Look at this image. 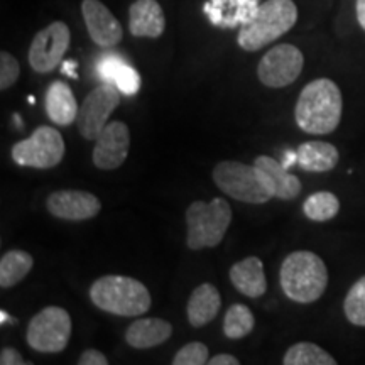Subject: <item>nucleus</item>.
<instances>
[{
  "label": "nucleus",
  "mask_w": 365,
  "mask_h": 365,
  "mask_svg": "<svg viewBox=\"0 0 365 365\" xmlns=\"http://www.w3.org/2000/svg\"><path fill=\"white\" fill-rule=\"evenodd\" d=\"M95 307L115 317H143L149 312L150 293L143 282L129 276H102L90 286Z\"/></svg>",
  "instance_id": "7ed1b4c3"
},
{
  "label": "nucleus",
  "mask_w": 365,
  "mask_h": 365,
  "mask_svg": "<svg viewBox=\"0 0 365 365\" xmlns=\"http://www.w3.org/2000/svg\"><path fill=\"white\" fill-rule=\"evenodd\" d=\"M339 149L323 140H308L301 144L296 153V161L303 171L325 173L339 164Z\"/></svg>",
  "instance_id": "4be33fe9"
},
{
  "label": "nucleus",
  "mask_w": 365,
  "mask_h": 365,
  "mask_svg": "<svg viewBox=\"0 0 365 365\" xmlns=\"http://www.w3.org/2000/svg\"><path fill=\"white\" fill-rule=\"evenodd\" d=\"M345 317L355 327H365V276L350 287L344 301Z\"/></svg>",
  "instance_id": "cd10ccee"
},
{
  "label": "nucleus",
  "mask_w": 365,
  "mask_h": 365,
  "mask_svg": "<svg viewBox=\"0 0 365 365\" xmlns=\"http://www.w3.org/2000/svg\"><path fill=\"white\" fill-rule=\"evenodd\" d=\"M166 17L158 0H135L129 7V31L135 38H161Z\"/></svg>",
  "instance_id": "dca6fc26"
},
{
  "label": "nucleus",
  "mask_w": 365,
  "mask_h": 365,
  "mask_svg": "<svg viewBox=\"0 0 365 365\" xmlns=\"http://www.w3.org/2000/svg\"><path fill=\"white\" fill-rule=\"evenodd\" d=\"M61 68L68 76H71V78H76V76H78V75H76V71H75L76 70V61H65V63H63Z\"/></svg>",
  "instance_id": "f704fd0d"
},
{
  "label": "nucleus",
  "mask_w": 365,
  "mask_h": 365,
  "mask_svg": "<svg viewBox=\"0 0 365 365\" xmlns=\"http://www.w3.org/2000/svg\"><path fill=\"white\" fill-rule=\"evenodd\" d=\"M71 331V317L65 308L46 307L29 322L26 339L41 354H59L66 349Z\"/></svg>",
  "instance_id": "6e6552de"
},
{
  "label": "nucleus",
  "mask_w": 365,
  "mask_h": 365,
  "mask_svg": "<svg viewBox=\"0 0 365 365\" xmlns=\"http://www.w3.org/2000/svg\"><path fill=\"white\" fill-rule=\"evenodd\" d=\"M344 98L339 85L330 78H318L304 86L294 108L296 124L307 134H330L339 127Z\"/></svg>",
  "instance_id": "f257e3e1"
},
{
  "label": "nucleus",
  "mask_w": 365,
  "mask_h": 365,
  "mask_svg": "<svg viewBox=\"0 0 365 365\" xmlns=\"http://www.w3.org/2000/svg\"><path fill=\"white\" fill-rule=\"evenodd\" d=\"M254 166L262 173L274 198L293 200L301 193L299 178L291 175L284 164H281L277 159L271 156H257L254 161Z\"/></svg>",
  "instance_id": "f3484780"
},
{
  "label": "nucleus",
  "mask_w": 365,
  "mask_h": 365,
  "mask_svg": "<svg viewBox=\"0 0 365 365\" xmlns=\"http://www.w3.org/2000/svg\"><path fill=\"white\" fill-rule=\"evenodd\" d=\"M65 139L61 132L49 125H41L31 137L12 145L14 163L34 170H51L65 158Z\"/></svg>",
  "instance_id": "0eeeda50"
},
{
  "label": "nucleus",
  "mask_w": 365,
  "mask_h": 365,
  "mask_svg": "<svg viewBox=\"0 0 365 365\" xmlns=\"http://www.w3.org/2000/svg\"><path fill=\"white\" fill-rule=\"evenodd\" d=\"M81 14L91 41L100 48H113L124 38L120 22L100 0H83Z\"/></svg>",
  "instance_id": "4468645a"
},
{
  "label": "nucleus",
  "mask_w": 365,
  "mask_h": 365,
  "mask_svg": "<svg viewBox=\"0 0 365 365\" xmlns=\"http://www.w3.org/2000/svg\"><path fill=\"white\" fill-rule=\"evenodd\" d=\"M303 212L312 222H330L339 215L340 202L330 191H318L308 196L303 203Z\"/></svg>",
  "instance_id": "a878e982"
},
{
  "label": "nucleus",
  "mask_w": 365,
  "mask_h": 365,
  "mask_svg": "<svg viewBox=\"0 0 365 365\" xmlns=\"http://www.w3.org/2000/svg\"><path fill=\"white\" fill-rule=\"evenodd\" d=\"M254 325L255 319L250 308L237 303L227 309L225 318H223V333H225L227 339L239 340L247 336L254 330Z\"/></svg>",
  "instance_id": "bb28decb"
},
{
  "label": "nucleus",
  "mask_w": 365,
  "mask_h": 365,
  "mask_svg": "<svg viewBox=\"0 0 365 365\" xmlns=\"http://www.w3.org/2000/svg\"><path fill=\"white\" fill-rule=\"evenodd\" d=\"M98 73L105 83L115 85L120 93L135 95L140 86V76L134 68L122 61L118 56L108 54L98 63Z\"/></svg>",
  "instance_id": "5701e85b"
},
{
  "label": "nucleus",
  "mask_w": 365,
  "mask_h": 365,
  "mask_svg": "<svg viewBox=\"0 0 365 365\" xmlns=\"http://www.w3.org/2000/svg\"><path fill=\"white\" fill-rule=\"evenodd\" d=\"M208 346L202 341H191L178 350L173 365H203L208 364Z\"/></svg>",
  "instance_id": "c85d7f7f"
},
{
  "label": "nucleus",
  "mask_w": 365,
  "mask_h": 365,
  "mask_svg": "<svg viewBox=\"0 0 365 365\" xmlns=\"http://www.w3.org/2000/svg\"><path fill=\"white\" fill-rule=\"evenodd\" d=\"M298 21V7L293 0H266L247 24L240 26L239 46L244 51H259L291 31Z\"/></svg>",
  "instance_id": "20e7f679"
},
{
  "label": "nucleus",
  "mask_w": 365,
  "mask_h": 365,
  "mask_svg": "<svg viewBox=\"0 0 365 365\" xmlns=\"http://www.w3.org/2000/svg\"><path fill=\"white\" fill-rule=\"evenodd\" d=\"M130 132L124 122H108L95 140L91 159L102 171H112L120 168L129 156Z\"/></svg>",
  "instance_id": "f8f14e48"
},
{
  "label": "nucleus",
  "mask_w": 365,
  "mask_h": 365,
  "mask_svg": "<svg viewBox=\"0 0 365 365\" xmlns=\"http://www.w3.org/2000/svg\"><path fill=\"white\" fill-rule=\"evenodd\" d=\"M107 364H108V359L105 357L102 352H98V350L95 349L85 350L78 359V365H107Z\"/></svg>",
  "instance_id": "7c9ffc66"
},
{
  "label": "nucleus",
  "mask_w": 365,
  "mask_h": 365,
  "mask_svg": "<svg viewBox=\"0 0 365 365\" xmlns=\"http://www.w3.org/2000/svg\"><path fill=\"white\" fill-rule=\"evenodd\" d=\"M118 105H120V90L115 85L102 83L95 86L86 95L76 117V125L81 137L86 140H97Z\"/></svg>",
  "instance_id": "1a4fd4ad"
},
{
  "label": "nucleus",
  "mask_w": 365,
  "mask_h": 365,
  "mask_svg": "<svg viewBox=\"0 0 365 365\" xmlns=\"http://www.w3.org/2000/svg\"><path fill=\"white\" fill-rule=\"evenodd\" d=\"M304 56L293 44H277L264 54L257 66V76L267 88H284L299 78Z\"/></svg>",
  "instance_id": "9d476101"
},
{
  "label": "nucleus",
  "mask_w": 365,
  "mask_h": 365,
  "mask_svg": "<svg viewBox=\"0 0 365 365\" xmlns=\"http://www.w3.org/2000/svg\"><path fill=\"white\" fill-rule=\"evenodd\" d=\"M0 364L2 365H24L27 362L22 359V355L17 352L16 349H12V346H4V349L0 350Z\"/></svg>",
  "instance_id": "2f4dec72"
},
{
  "label": "nucleus",
  "mask_w": 365,
  "mask_h": 365,
  "mask_svg": "<svg viewBox=\"0 0 365 365\" xmlns=\"http://www.w3.org/2000/svg\"><path fill=\"white\" fill-rule=\"evenodd\" d=\"M71 33L65 22L54 21L34 36L29 48V65L36 73H51L70 48Z\"/></svg>",
  "instance_id": "9b49d317"
},
{
  "label": "nucleus",
  "mask_w": 365,
  "mask_h": 365,
  "mask_svg": "<svg viewBox=\"0 0 365 365\" xmlns=\"http://www.w3.org/2000/svg\"><path fill=\"white\" fill-rule=\"evenodd\" d=\"M230 281L239 293L249 298H261L267 291L264 264L255 255L242 259L230 267Z\"/></svg>",
  "instance_id": "6ab92c4d"
},
{
  "label": "nucleus",
  "mask_w": 365,
  "mask_h": 365,
  "mask_svg": "<svg viewBox=\"0 0 365 365\" xmlns=\"http://www.w3.org/2000/svg\"><path fill=\"white\" fill-rule=\"evenodd\" d=\"M357 21L365 31V0H357Z\"/></svg>",
  "instance_id": "72a5a7b5"
},
{
  "label": "nucleus",
  "mask_w": 365,
  "mask_h": 365,
  "mask_svg": "<svg viewBox=\"0 0 365 365\" xmlns=\"http://www.w3.org/2000/svg\"><path fill=\"white\" fill-rule=\"evenodd\" d=\"M210 365H239V359L230 354H218L215 357L208 359Z\"/></svg>",
  "instance_id": "473e14b6"
},
{
  "label": "nucleus",
  "mask_w": 365,
  "mask_h": 365,
  "mask_svg": "<svg viewBox=\"0 0 365 365\" xmlns=\"http://www.w3.org/2000/svg\"><path fill=\"white\" fill-rule=\"evenodd\" d=\"M222 307L220 291L210 282H203L191 293L188 304H186V314L188 322L193 328H202L217 318Z\"/></svg>",
  "instance_id": "412c9836"
},
{
  "label": "nucleus",
  "mask_w": 365,
  "mask_h": 365,
  "mask_svg": "<svg viewBox=\"0 0 365 365\" xmlns=\"http://www.w3.org/2000/svg\"><path fill=\"white\" fill-rule=\"evenodd\" d=\"M284 365H335L336 360L317 344L299 341L291 345L282 359Z\"/></svg>",
  "instance_id": "393cba45"
},
{
  "label": "nucleus",
  "mask_w": 365,
  "mask_h": 365,
  "mask_svg": "<svg viewBox=\"0 0 365 365\" xmlns=\"http://www.w3.org/2000/svg\"><path fill=\"white\" fill-rule=\"evenodd\" d=\"M212 178L223 195L237 202L264 205L274 198L262 173L255 166L239 161H222L213 168Z\"/></svg>",
  "instance_id": "423d86ee"
},
{
  "label": "nucleus",
  "mask_w": 365,
  "mask_h": 365,
  "mask_svg": "<svg viewBox=\"0 0 365 365\" xmlns=\"http://www.w3.org/2000/svg\"><path fill=\"white\" fill-rule=\"evenodd\" d=\"M259 0H208L203 11L213 26L222 29H234L247 24L257 14Z\"/></svg>",
  "instance_id": "2eb2a0df"
},
{
  "label": "nucleus",
  "mask_w": 365,
  "mask_h": 365,
  "mask_svg": "<svg viewBox=\"0 0 365 365\" xmlns=\"http://www.w3.org/2000/svg\"><path fill=\"white\" fill-rule=\"evenodd\" d=\"M34 266L33 255L26 250H9L0 259V287L17 286Z\"/></svg>",
  "instance_id": "b1692460"
},
{
  "label": "nucleus",
  "mask_w": 365,
  "mask_h": 365,
  "mask_svg": "<svg viewBox=\"0 0 365 365\" xmlns=\"http://www.w3.org/2000/svg\"><path fill=\"white\" fill-rule=\"evenodd\" d=\"M44 108L48 117L51 118L54 124L61 127H68L71 125L73 122H76V117H78L80 110L70 85L61 80L53 81V83L48 86L44 97Z\"/></svg>",
  "instance_id": "a211bd4d"
},
{
  "label": "nucleus",
  "mask_w": 365,
  "mask_h": 365,
  "mask_svg": "<svg viewBox=\"0 0 365 365\" xmlns=\"http://www.w3.org/2000/svg\"><path fill=\"white\" fill-rule=\"evenodd\" d=\"M21 66L19 61L11 53H0V90H9L19 80Z\"/></svg>",
  "instance_id": "c756f323"
},
{
  "label": "nucleus",
  "mask_w": 365,
  "mask_h": 365,
  "mask_svg": "<svg viewBox=\"0 0 365 365\" xmlns=\"http://www.w3.org/2000/svg\"><path fill=\"white\" fill-rule=\"evenodd\" d=\"M232 222V208L227 200H196L186 210V244L191 250L217 247Z\"/></svg>",
  "instance_id": "39448f33"
},
{
  "label": "nucleus",
  "mask_w": 365,
  "mask_h": 365,
  "mask_svg": "<svg viewBox=\"0 0 365 365\" xmlns=\"http://www.w3.org/2000/svg\"><path fill=\"white\" fill-rule=\"evenodd\" d=\"M281 287L291 301L299 304L314 303L328 286V269L323 259L309 250H296L282 261Z\"/></svg>",
  "instance_id": "f03ea898"
},
{
  "label": "nucleus",
  "mask_w": 365,
  "mask_h": 365,
  "mask_svg": "<svg viewBox=\"0 0 365 365\" xmlns=\"http://www.w3.org/2000/svg\"><path fill=\"white\" fill-rule=\"evenodd\" d=\"M46 208L53 217L68 222H83L97 217L102 203L93 193L80 190L54 191L46 200Z\"/></svg>",
  "instance_id": "ddd939ff"
},
{
  "label": "nucleus",
  "mask_w": 365,
  "mask_h": 365,
  "mask_svg": "<svg viewBox=\"0 0 365 365\" xmlns=\"http://www.w3.org/2000/svg\"><path fill=\"white\" fill-rule=\"evenodd\" d=\"M173 335L170 322L163 318H139L125 330V341L132 349H153L163 345Z\"/></svg>",
  "instance_id": "aec40b11"
}]
</instances>
